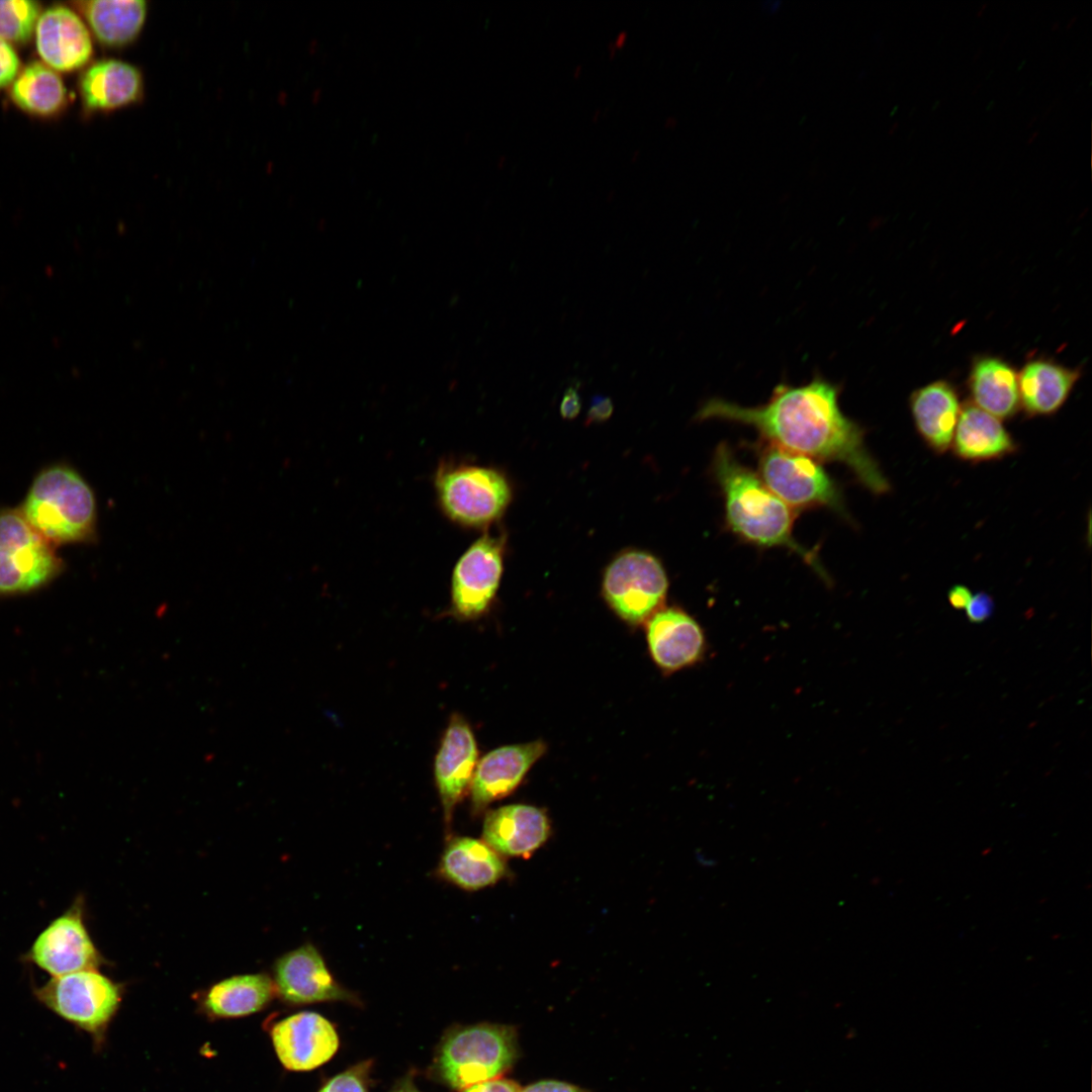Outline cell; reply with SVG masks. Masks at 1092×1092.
Listing matches in <instances>:
<instances>
[{
  "mask_svg": "<svg viewBox=\"0 0 1092 1092\" xmlns=\"http://www.w3.org/2000/svg\"><path fill=\"white\" fill-rule=\"evenodd\" d=\"M19 511L54 546L88 542L95 537L94 492L86 480L68 466L55 465L39 472Z\"/></svg>",
  "mask_w": 1092,
  "mask_h": 1092,
  "instance_id": "obj_3",
  "label": "cell"
},
{
  "mask_svg": "<svg viewBox=\"0 0 1092 1092\" xmlns=\"http://www.w3.org/2000/svg\"><path fill=\"white\" fill-rule=\"evenodd\" d=\"M987 7H988V3H983V4H982V5H981V6H980V7L978 8V10H977V12H976V16H977V17H982V16H983V14L985 13V11L987 10Z\"/></svg>",
  "mask_w": 1092,
  "mask_h": 1092,
  "instance_id": "obj_40",
  "label": "cell"
},
{
  "mask_svg": "<svg viewBox=\"0 0 1092 1092\" xmlns=\"http://www.w3.org/2000/svg\"><path fill=\"white\" fill-rule=\"evenodd\" d=\"M550 825L539 808L514 804L490 811L483 824V839L497 853L525 856L548 838Z\"/></svg>",
  "mask_w": 1092,
  "mask_h": 1092,
  "instance_id": "obj_20",
  "label": "cell"
},
{
  "mask_svg": "<svg viewBox=\"0 0 1092 1092\" xmlns=\"http://www.w3.org/2000/svg\"><path fill=\"white\" fill-rule=\"evenodd\" d=\"M668 587L666 573L657 558L638 551H626L608 566L603 578V595L623 620L638 624L650 618L662 605Z\"/></svg>",
  "mask_w": 1092,
  "mask_h": 1092,
  "instance_id": "obj_8",
  "label": "cell"
},
{
  "mask_svg": "<svg viewBox=\"0 0 1092 1092\" xmlns=\"http://www.w3.org/2000/svg\"><path fill=\"white\" fill-rule=\"evenodd\" d=\"M366 1072L364 1064L347 1070L330 1080L320 1092H367Z\"/></svg>",
  "mask_w": 1092,
  "mask_h": 1092,
  "instance_id": "obj_29",
  "label": "cell"
},
{
  "mask_svg": "<svg viewBox=\"0 0 1092 1092\" xmlns=\"http://www.w3.org/2000/svg\"><path fill=\"white\" fill-rule=\"evenodd\" d=\"M647 641L655 663L669 672L696 664L707 648L700 624L674 607L660 609L649 618Z\"/></svg>",
  "mask_w": 1092,
  "mask_h": 1092,
  "instance_id": "obj_16",
  "label": "cell"
},
{
  "mask_svg": "<svg viewBox=\"0 0 1092 1092\" xmlns=\"http://www.w3.org/2000/svg\"><path fill=\"white\" fill-rule=\"evenodd\" d=\"M758 451L759 476L792 510L828 508L848 517L838 485L819 461L763 442Z\"/></svg>",
  "mask_w": 1092,
  "mask_h": 1092,
  "instance_id": "obj_5",
  "label": "cell"
},
{
  "mask_svg": "<svg viewBox=\"0 0 1092 1092\" xmlns=\"http://www.w3.org/2000/svg\"><path fill=\"white\" fill-rule=\"evenodd\" d=\"M676 123H677V120H676V118H675L674 116H668V117H667V118H666V119L664 120V126H665L666 128H673V127L675 126V124H676Z\"/></svg>",
  "mask_w": 1092,
  "mask_h": 1092,
  "instance_id": "obj_38",
  "label": "cell"
},
{
  "mask_svg": "<svg viewBox=\"0 0 1092 1092\" xmlns=\"http://www.w3.org/2000/svg\"><path fill=\"white\" fill-rule=\"evenodd\" d=\"M914 426L923 442L937 454L951 447L962 411L959 393L947 380H935L909 397Z\"/></svg>",
  "mask_w": 1092,
  "mask_h": 1092,
  "instance_id": "obj_19",
  "label": "cell"
},
{
  "mask_svg": "<svg viewBox=\"0 0 1092 1092\" xmlns=\"http://www.w3.org/2000/svg\"><path fill=\"white\" fill-rule=\"evenodd\" d=\"M841 387L819 374L803 385L779 383L758 406L723 398L706 400L696 420L751 426L763 441L817 461L846 465L870 491L883 494L890 482L864 443V430L840 408Z\"/></svg>",
  "mask_w": 1092,
  "mask_h": 1092,
  "instance_id": "obj_1",
  "label": "cell"
},
{
  "mask_svg": "<svg viewBox=\"0 0 1092 1092\" xmlns=\"http://www.w3.org/2000/svg\"><path fill=\"white\" fill-rule=\"evenodd\" d=\"M614 405L610 397L595 395L590 407L587 411L585 424L602 423L607 421L613 414Z\"/></svg>",
  "mask_w": 1092,
  "mask_h": 1092,
  "instance_id": "obj_32",
  "label": "cell"
},
{
  "mask_svg": "<svg viewBox=\"0 0 1092 1092\" xmlns=\"http://www.w3.org/2000/svg\"><path fill=\"white\" fill-rule=\"evenodd\" d=\"M144 89L141 70L117 59L96 61L79 78L81 99L89 111L108 112L135 104Z\"/></svg>",
  "mask_w": 1092,
  "mask_h": 1092,
  "instance_id": "obj_18",
  "label": "cell"
},
{
  "mask_svg": "<svg viewBox=\"0 0 1092 1092\" xmlns=\"http://www.w3.org/2000/svg\"><path fill=\"white\" fill-rule=\"evenodd\" d=\"M477 755V744L470 726L462 716L453 714L434 764L436 785L447 827L450 826L454 808L471 785Z\"/></svg>",
  "mask_w": 1092,
  "mask_h": 1092,
  "instance_id": "obj_14",
  "label": "cell"
},
{
  "mask_svg": "<svg viewBox=\"0 0 1092 1092\" xmlns=\"http://www.w3.org/2000/svg\"><path fill=\"white\" fill-rule=\"evenodd\" d=\"M899 128V123L894 122L888 130V135H893Z\"/></svg>",
  "mask_w": 1092,
  "mask_h": 1092,
  "instance_id": "obj_42",
  "label": "cell"
},
{
  "mask_svg": "<svg viewBox=\"0 0 1092 1092\" xmlns=\"http://www.w3.org/2000/svg\"><path fill=\"white\" fill-rule=\"evenodd\" d=\"M20 71V60L12 44L0 38V89L10 85Z\"/></svg>",
  "mask_w": 1092,
  "mask_h": 1092,
  "instance_id": "obj_30",
  "label": "cell"
},
{
  "mask_svg": "<svg viewBox=\"0 0 1092 1092\" xmlns=\"http://www.w3.org/2000/svg\"><path fill=\"white\" fill-rule=\"evenodd\" d=\"M41 6L36 1H0V38L25 43L34 33Z\"/></svg>",
  "mask_w": 1092,
  "mask_h": 1092,
  "instance_id": "obj_28",
  "label": "cell"
},
{
  "mask_svg": "<svg viewBox=\"0 0 1092 1092\" xmlns=\"http://www.w3.org/2000/svg\"><path fill=\"white\" fill-rule=\"evenodd\" d=\"M581 72H582V66H581V65H577V66H576V67L574 68V70H573V77H575V78L579 77V75L581 74Z\"/></svg>",
  "mask_w": 1092,
  "mask_h": 1092,
  "instance_id": "obj_44",
  "label": "cell"
},
{
  "mask_svg": "<svg viewBox=\"0 0 1092 1092\" xmlns=\"http://www.w3.org/2000/svg\"><path fill=\"white\" fill-rule=\"evenodd\" d=\"M10 97L17 107L37 116L59 113L67 104V89L61 76L42 62L33 61L19 71L10 84Z\"/></svg>",
  "mask_w": 1092,
  "mask_h": 1092,
  "instance_id": "obj_26",
  "label": "cell"
},
{
  "mask_svg": "<svg viewBox=\"0 0 1092 1092\" xmlns=\"http://www.w3.org/2000/svg\"><path fill=\"white\" fill-rule=\"evenodd\" d=\"M63 561L20 511H0V595L23 594L54 579Z\"/></svg>",
  "mask_w": 1092,
  "mask_h": 1092,
  "instance_id": "obj_6",
  "label": "cell"
},
{
  "mask_svg": "<svg viewBox=\"0 0 1092 1092\" xmlns=\"http://www.w3.org/2000/svg\"><path fill=\"white\" fill-rule=\"evenodd\" d=\"M967 385L971 402L999 420L1013 418L1020 408L1017 372L1001 357H976Z\"/></svg>",
  "mask_w": 1092,
  "mask_h": 1092,
  "instance_id": "obj_22",
  "label": "cell"
},
{
  "mask_svg": "<svg viewBox=\"0 0 1092 1092\" xmlns=\"http://www.w3.org/2000/svg\"><path fill=\"white\" fill-rule=\"evenodd\" d=\"M713 472L723 492L727 525L734 534L757 546L786 547L820 576L828 577L817 553L794 538L795 511L757 473L739 462L724 443L715 451Z\"/></svg>",
  "mask_w": 1092,
  "mask_h": 1092,
  "instance_id": "obj_2",
  "label": "cell"
},
{
  "mask_svg": "<svg viewBox=\"0 0 1092 1092\" xmlns=\"http://www.w3.org/2000/svg\"><path fill=\"white\" fill-rule=\"evenodd\" d=\"M275 986L265 974L240 975L212 986L204 1007L216 1017H239L261 1010L274 995Z\"/></svg>",
  "mask_w": 1092,
  "mask_h": 1092,
  "instance_id": "obj_27",
  "label": "cell"
},
{
  "mask_svg": "<svg viewBox=\"0 0 1092 1092\" xmlns=\"http://www.w3.org/2000/svg\"><path fill=\"white\" fill-rule=\"evenodd\" d=\"M27 959L52 977L96 970L101 957L85 927L79 901L39 933Z\"/></svg>",
  "mask_w": 1092,
  "mask_h": 1092,
  "instance_id": "obj_11",
  "label": "cell"
},
{
  "mask_svg": "<svg viewBox=\"0 0 1092 1092\" xmlns=\"http://www.w3.org/2000/svg\"><path fill=\"white\" fill-rule=\"evenodd\" d=\"M271 1037L280 1062L292 1071L320 1067L339 1046L334 1026L314 1012H300L277 1022Z\"/></svg>",
  "mask_w": 1092,
  "mask_h": 1092,
  "instance_id": "obj_13",
  "label": "cell"
},
{
  "mask_svg": "<svg viewBox=\"0 0 1092 1092\" xmlns=\"http://www.w3.org/2000/svg\"><path fill=\"white\" fill-rule=\"evenodd\" d=\"M439 872L464 890H478L497 882L505 875L506 864L485 841L454 837L445 847Z\"/></svg>",
  "mask_w": 1092,
  "mask_h": 1092,
  "instance_id": "obj_25",
  "label": "cell"
},
{
  "mask_svg": "<svg viewBox=\"0 0 1092 1092\" xmlns=\"http://www.w3.org/2000/svg\"><path fill=\"white\" fill-rule=\"evenodd\" d=\"M1036 119H1037V117H1036V116H1033V117H1032V118L1030 119V122H1029V123L1027 124V126H1028V127H1029V126H1031V125H1032V124L1034 123V120H1036Z\"/></svg>",
  "mask_w": 1092,
  "mask_h": 1092,
  "instance_id": "obj_50",
  "label": "cell"
},
{
  "mask_svg": "<svg viewBox=\"0 0 1092 1092\" xmlns=\"http://www.w3.org/2000/svg\"><path fill=\"white\" fill-rule=\"evenodd\" d=\"M639 157H640V151L636 150V151L633 152V154L631 156V161L636 162L639 159Z\"/></svg>",
  "mask_w": 1092,
  "mask_h": 1092,
  "instance_id": "obj_46",
  "label": "cell"
},
{
  "mask_svg": "<svg viewBox=\"0 0 1092 1092\" xmlns=\"http://www.w3.org/2000/svg\"><path fill=\"white\" fill-rule=\"evenodd\" d=\"M1037 136H1038V131L1031 132L1030 135L1027 138V144L1031 145L1033 142H1035Z\"/></svg>",
  "mask_w": 1092,
  "mask_h": 1092,
  "instance_id": "obj_43",
  "label": "cell"
},
{
  "mask_svg": "<svg viewBox=\"0 0 1092 1092\" xmlns=\"http://www.w3.org/2000/svg\"><path fill=\"white\" fill-rule=\"evenodd\" d=\"M545 750V743L537 740L502 746L484 755L470 785L473 811L477 813L512 793Z\"/></svg>",
  "mask_w": 1092,
  "mask_h": 1092,
  "instance_id": "obj_17",
  "label": "cell"
},
{
  "mask_svg": "<svg viewBox=\"0 0 1092 1092\" xmlns=\"http://www.w3.org/2000/svg\"><path fill=\"white\" fill-rule=\"evenodd\" d=\"M1060 26H1061V24H1060V22H1059V21H1054V22L1052 23V25H1051V30H1052L1053 32H1056V31H1058V30L1060 29Z\"/></svg>",
  "mask_w": 1092,
  "mask_h": 1092,
  "instance_id": "obj_45",
  "label": "cell"
},
{
  "mask_svg": "<svg viewBox=\"0 0 1092 1092\" xmlns=\"http://www.w3.org/2000/svg\"><path fill=\"white\" fill-rule=\"evenodd\" d=\"M1017 375L1020 408L1029 417H1045L1064 405L1081 371L1040 357L1024 363Z\"/></svg>",
  "mask_w": 1092,
  "mask_h": 1092,
  "instance_id": "obj_21",
  "label": "cell"
},
{
  "mask_svg": "<svg viewBox=\"0 0 1092 1092\" xmlns=\"http://www.w3.org/2000/svg\"><path fill=\"white\" fill-rule=\"evenodd\" d=\"M950 448L958 458L978 463L1004 458L1017 450V444L1001 420L968 402L962 406Z\"/></svg>",
  "mask_w": 1092,
  "mask_h": 1092,
  "instance_id": "obj_23",
  "label": "cell"
},
{
  "mask_svg": "<svg viewBox=\"0 0 1092 1092\" xmlns=\"http://www.w3.org/2000/svg\"><path fill=\"white\" fill-rule=\"evenodd\" d=\"M627 38H628L627 30H621L617 34L615 40H613V42H614L615 47L617 48V50H619V49H621L622 47L625 46V43L627 41Z\"/></svg>",
  "mask_w": 1092,
  "mask_h": 1092,
  "instance_id": "obj_37",
  "label": "cell"
},
{
  "mask_svg": "<svg viewBox=\"0 0 1092 1092\" xmlns=\"http://www.w3.org/2000/svg\"><path fill=\"white\" fill-rule=\"evenodd\" d=\"M437 504L451 523L463 528H482L502 517L512 490L498 470L446 459L433 475Z\"/></svg>",
  "mask_w": 1092,
  "mask_h": 1092,
  "instance_id": "obj_4",
  "label": "cell"
},
{
  "mask_svg": "<svg viewBox=\"0 0 1092 1092\" xmlns=\"http://www.w3.org/2000/svg\"><path fill=\"white\" fill-rule=\"evenodd\" d=\"M994 608L993 598L985 592H980L972 596L966 607V616L971 623H983L992 616Z\"/></svg>",
  "mask_w": 1092,
  "mask_h": 1092,
  "instance_id": "obj_31",
  "label": "cell"
},
{
  "mask_svg": "<svg viewBox=\"0 0 1092 1092\" xmlns=\"http://www.w3.org/2000/svg\"><path fill=\"white\" fill-rule=\"evenodd\" d=\"M74 5L98 42L109 49H122L134 42L148 14L144 0H86Z\"/></svg>",
  "mask_w": 1092,
  "mask_h": 1092,
  "instance_id": "obj_24",
  "label": "cell"
},
{
  "mask_svg": "<svg viewBox=\"0 0 1092 1092\" xmlns=\"http://www.w3.org/2000/svg\"><path fill=\"white\" fill-rule=\"evenodd\" d=\"M275 989L294 1004L347 1000L343 989L330 973L320 951L305 943L279 958L274 967Z\"/></svg>",
  "mask_w": 1092,
  "mask_h": 1092,
  "instance_id": "obj_15",
  "label": "cell"
},
{
  "mask_svg": "<svg viewBox=\"0 0 1092 1092\" xmlns=\"http://www.w3.org/2000/svg\"><path fill=\"white\" fill-rule=\"evenodd\" d=\"M35 996L51 1011L94 1034L104 1029L120 1001L118 987L96 970L53 977Z\"/></svg>",
  "mask_w": 1092,
  "mask_h": 1092,
  "instance_id": "obj_9",
  "label": "cell"
},
{
  "mask_svg": "<svg viewBox=\"0 0 1092 1092\" xmlns=\"http://www.w3.org/2000/svg\"><path fill=\"white\" fill-rule=\"evenodd\" d=\"M608 53L611 59H613L617 53V48L615 47L613 41H610L608 43Z\"/></svg>",
  "mask_w": 1092,
  "mask_h": 1092,
  "instance_id": "obj_39",
  "label": "cell"
},
{
  "mask_svg": "<svg viewBox=\"0 0 1092 1092\" xmlns=\"http://www.w3.org/2000/svg\"><path fill=\"white\" fill-rule=\"evenodd\" d=\"M520 1092H580L576 1087L559 1081H540L525 1087Z\"/></svg>",
  "mask_w": 1092,
  "mask_h": 1092,
  "instance_id": "obj_35",
  "label": "cell"
},
{
  "mask_svg": "<svg viewBox=\"0 0 1092 1092\" xmlns=\"http://www.w3.org/2000/svg\"><path fill=\"white\" fill-rule=\"evenodd\" d=\"M397 1092H418V1091H417V1090H415V1089H414V1088H412V1087H403L402 1089H400V1090H399V1091H397Z\"/></svg>",
  "mask_w": 1092,
  "mask_h": 1092,
  "instance_id": "obj_48",
  "label": "cell"
},
{
  "mask_svg": "<svg viewBox=\"0 0 1092 1092\" xmlns=\"http://www.w3.org/2000/svg\"><path fill=\"white\" fill-rule=\"evenodd\" d=\"M34 38L39 57L55 71L78 70L93 56L89 28L75 10L65 5H54L40 13Z\"/></svg>",
  "mask_w": 1092,
  "mask_h": 1092,
  "instance_id": "obj_12",
  "label": "cell"
},
{
  "mask_svg": "<svg viewBox=\"0 0 1092 1092\" xmlns=\"http://www.w3.org/2000/svg\"><path fill=\"white\" fill-rule=\"evenodd\" d=\"M505 536L483 534L459 557L450 584L452 616L471 620L489 608L503 573Z\"/></svg>",
  "mask_w": 1092,
  "mask_h": 1092,
  "instance_id": "obj_10",
  "label": "cell"
},
{
  "mask_svg": "<svg viewBox=\"0 0 1092 1092\" xmlns=\"http://www.w3.org/2000/svg\"><path fill=\"white\" fill-rule=\"evenodd\" d=\"M1077 20H1078V16H1076V15L1073 16L1072 18H1070V20L1068 21V23L1066 25V29H1068V30L1072 29L1073 26L1077 23Z\"/></svg>",
  "mask_w": 1092,
  "mask_h": 1092,
  "instance_id": "obj_41",
  "label": "cell"
},
{
  "mask_svg": "<svg viewBox=\"0 0 1092 1092\" xmlns=\"http://www.w3.org/2000/svg\"><path fill=\"white\" fill-rule=\"evenodd\" d=\"M972 592L969 587L963 584H956L949 588L947 593V600L949 605L956 610L966 609L972 598Z\"/></svg>",
  "mask_w": 1092,
  "mask_h": 1092,
  "instance_id": "obj_36",
  "label": "cell"
},
{
  "mask_svg": "<svg viewBox=\"0 0 1092 1092\" xmlns=\"http://www.w3.org/2000/svg\"><path fill=\"white\" fill-rule=\"evenodd\" d=\"M505 161H506V158H505L504 156H502V157L499 158V160H498V165H499V167H503V166H504V164H505Z\"/></svg>",
  "mask_w": 1092,
  "mask_h": 1092,
  "instance_id": "obj_49",
  "label": "cell"
},
{
  "mask_svg": "<svg viewBox=\"0 0 1092 1092\" xmlns=\"http://www.w3.org/2000/svg\"><path fill=\"white\" fill-rule=\"evenodd\" d=\"M581 408V398L575 387H568L560 402L559 412L563 419L572 420Z\"/></svg>",
  "mask_w": 1092,
  "mask_h": 1092,
  "instance_id": "obj_33",
  "label": "cell"
},
{
  "mask_svg": "<svg viewBox=\"0 0 1092 1092\" xmlns=\"http://www.w3.org/2000/svg\"><path fill=\"white\" fill-rule=\"evenodd\" d=\"M464 1092H520L517 1085L505 1079H490L474 1084Z\"/></svg>",
  "mask_w": 1092,
  "mask_h": 1092,
  "instance_id": "obj_34",
  "label": "cell"
},
{
  "mask_svg": "<svg viewBox=\"0 0 1092 1092\" xmlns=\"http://www.w3.org/2000/svg\"><path fill=\"white\" fill-rule=\"evenodd\" d=\"M601 112H602V111H601L600 109H597V110H596V111L594 112V115H593V117H592L593 121H597V120H598V118H599V117H600V115H601Z\"/></svg>",
  "mask_w": 1092,
  "mask_h": 1092,
  "instance_id": "obj_47",
  "label": "cell"
},
{
  "mask_svg": "<svg viewBox=\"0 0 1092 1092\" xmlns=\"http://www.w3.org/2000/svg\"><path fill=\"white\" fill-rule=\"evenodd\" d=\"M515 1052L509 1029L489 1024L469 1026L447 1037L440 1051L438 1068L448 1084L466 1089L504 1073Z\"/></svg>",
  "mask_w": 1092,
  "mask_h": 1092,
  "instance_id": "obj_7",
  "label": "cell"
}]
</instances>
